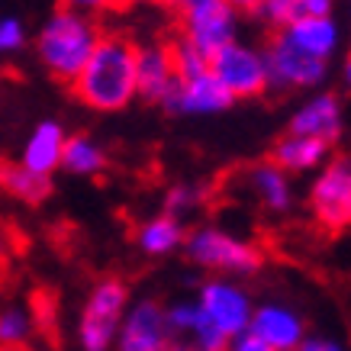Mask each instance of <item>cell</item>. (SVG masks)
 <instances>
[{
	"label": "cell",
	"mask_w": 351,
	"mask_h": 351,
	"mask_svg": "<svg viewBox=\"0 0 351 351\" xmlns=\"http://www.w3.org/2000/svg\"><path fill=\"white\" fill-rule=\"evenodd\" d=\"M136 52L138 45L123 32H104L81 75L71 81L75 97L90 110L119 113L136 100Z\"/></svg>",
	"instance_id": "obj_1"
},
{
	"label": "cell",
	"mask_w": 351,
	"mask_h": 351,
	"mask_svg": "<svg viewBox=\"0 0 351 351\" xmlns=\"http://www.w3.org/2000/svg\"><path fill=\"white\" fill-rule=\"evenodd\" d=\"M100 36H104V29L90 13L64 3V7L52 10V16L43 23V29L36 36V55L49 75L71 84L81 75L87 58L94 55Z\"/></svg>",
	"instance_id": "obj_2"
},
{
	"label": "cell",
	"mask_w": 351,
	"mask_h": 351,
	"mask_svg": "<svg viewBox=\"0 0 351 351\" xmlns=\"http://www.w3.org/2000/svg\"><path fill=\"white\" fill-rule=\"evenodd\" d=\"M184 255L191 258V265L203 267L216 277H252L258 267L265 265V252L252 239L235 235L223 226H197L184 239Z\"/></svg>",
	"instance_id": "obj_3"
},
{
	"label": "cell",
	"mask_w": 351,
	"mask_h": 351,
	"mask_svg": "<svg viewBox=\"0 0 351 351\" xmlns=\"http://www.w3.org/2000/svg\"><path fill=\"white\" fill-rule=\"evenodd\" d=\"M309 216L329 235L351 232V149L332 152V158L313 174Z\"/></svg>",
	"instance_id": "obj_4"
},
{
	"label": "cell",
	"mask_w": 351,
	"mask_h": 351,
	"mask_svg": "<svg viewBox=\"0 0 351 351\" xmlns=\"http://www.w3.org/2000/svg\"><path fill=\"white\" fill-rule=\"evenodd\" d=\"M129 309V287L119 277H100L87 303L81 309V322H77V345L81 351H113L119 322Z\"/></svg>",
	"instance_id": "obj_5"
},
{
	"label": "cell",
	"mask_w": 351,
	"mask_h": 351,
	"mask_svg": "<svg viewBox=\"0 0 351 351\" xmlns=\"http://www.w3.org/2000/svg\"><path fill=\"white\" fill-rule=\"evenodd\" d=\"M178 36L210 58L239 43V7L226 0H184L178 7Z\"/></svg>",
	"instance_id": "obj_6"
},
{
	"label": "cell",
	"mask_w": 351,
	"mask_h": 351,
	"mask_svg": "<svg viewBox=\"0 0 351 351\" xmlns=\"http://www.w3.org/2000/svg\"><path fill=\"white\" fill-rule=\"evenodd\" d=\"M197 306H200L203 319L210 322V329L226 341H235L239 335L248 332L252 313H255V300L252 293L229 277H206L197 287Z\"/></svg>",
	"instance_id": "obj_7"
},
{
	"label": "cell",
	"mask_w": 351,
	"mask_h": 351,
	"mask_svg": "<svg viewBox=\"0 0 351 351\" xmlns=\"http://www.w3.org/2000/svg\"><path fill=\"white\" fill-rule=\"evenodd\" d=\"M210 75L232 100H252V97H261L271 90L265 52L258 45L242 43V39L210 55Z\"/></svg>",
	"instance_id": "obj_8"
},
{
	"label": "cell",
	"mask_w": 351,
	"mask_h": 351,
	"mask_svg": "<svg viewBox=\"0 0 351 351\" xmlns=\"http://www.w3.org/2000/svg\"><path fill=\"white\" fill-rule=\"evenodd\" d=\"M261 52L267 64V81L274 90H306V87H319L329 77V64L300 52L284 32H271Z\"/></svg>",
	"instance_id": "obj_9"
},
{
	"label": "cell",
	"mask_w": 351,
	"mask_h": 351,
	"mask_svg": "<svg viewBox=\"0 0 351 351\" xmlns=\"http://www.w3.org/2000/svg\"><path fill=\"white\" fill-rule=\"evenodd\" d=\"M113 351H171V332L165 303L142 297L129 303L126 316L119 322Z\"/></svg>",
	"instance_id": "obj_10"
},
{
	"label": "cell",
	"mask_w": 351,
	"mask_h": 351,
	"mask_svg": "<svg viewBox=\"0 0 351 351\" xmlns=\"http://www.w3.org/2000/svg\"><path fill=\"white\" fill-rule=\"evenodd\" d=\"M248 335L267 351H297L306 339V319L287 303H261L252 313Z\"/></svg>",
	"instance_id": "obj_11"
},
{
	"label": "cell",
	"mask_w": 351,
	"mask_h": 351,
	"mask_svg": "<svg viewBox=\"0 0 351 351\" xmlns=\"http://www.w3.org/2000/svg\"><path fill=\"white\" fill-rule=\"evenodd\" d=\"M287 132L293 136H306V138H319L326 145L335 149V142L345 132V107H341V97L332 90H319V94L306 97L297 107V113L290 117Z\"/></svg>",
	"instance_id": "obj_12"
},
{
	"label": "cell",
	"mask_w": 351,
	"mask_h": 351,
	"mask_svg": "<svg viewBox=\"0 0 351 351\" xmlns=\"http://www.w3.org/2000/svg\"><path fill=\"white\" fill-rule=\"evenodd\" d=\"M165 316H168L171 351H226V345H229L203 319L197 300L171 303V306H165Z\"/></svg>",
	"instance_id": "obj_13"
},
{
	"label": "cell",
	"mask_w": 351,
	"mask_h": 351,
	"mask_svg": "<svg viewBox=\"0 0 351 351\" xmlns=\"http://www.w3.org/2000/svg\"><path fill=\"white\" fill-rule=\"evenodd\" d=\"M178 87V75H174V62H171L168 43H149L138 45L136 52V100L145 104H161L171 97V90Z\"/></svg>",
	"instance_id": "obj_14"
},
{
	"label": "cell",
	"mask_w": 351,
	"mask_h": 351,
	"mask_svg": "<svg viewBox=\"0 0 351 351\" xmlns=\"http://www.w3.org/2000/svg\"><path fill=\"white\" fill-rule=\"evenodd\" d=\"M242 181H245V191L252 193V200L261 210L277 213V216L290 213V206H293V178L284 174L271 158L252 161L242 171Z\"/></svg>",
	"instance_id": "obj_15"
},
{
	"label": "cell",
	"mask_w": 351,
	"mask_h": 351,
	"mask_svg": "<svg viewBox=\"0 0 351 351\" xmlns=\"http://www.w3.org/2000/svg\"><path fill=\"white\" fill-rule=\"evenodd\" d=\"M232 104V97L226 94L223 87L216 84V77L206 71V75L191 77V81H178V87L165 100V110L168 113H184V117H213V113L229 110Z\"/></svg>",
	"instance_id": "obj_16"
},
{
	"label": "cell",
	"mask_w": 351,
	"mask_h": 351,
	"mask_svg": "<svg viewBox=\"0 0 351 351\" xmlns=\"http://www.w3.org/2000/svg\"><path fill=\"white\" fill-rule=\"evenodd\" d=\"M290 43L297 45L300 52H306L309 58H319V62L329 64L335 58V52L341 49V26L335 16H300L280 29Z\"/></svg>",
	"instance_id": "obj_17"
},
{
	"label": "cell",
	"mask_w": 351,
	"mask_h": 351,
	"mask_svg": "<svg viewBox=\"0 0 351 351\" xmlns=\"http://www.w3.org/2000/svg\"><path fill=\"white\" fill-rule=\"evenodd\" d=\"M64 142H68V132L62 129V123L55 119H45L39 126L29 132L26 145H23V155H20V165L39 178H49L62 168V152H64Z\"/></svg>",
	"instance_id": "obj_18"
},
{
	"label": "cell",
	"mask_w": 351,
	"mask_h": 351,
	"mask_svg": "<svg viewBox=\"0 0 351 351\" xmlns=\"http://www.w3.org/2000/svg\"><path fill=\"white\" fill-rule=\"evenodd\" d=\"M329 158H332V145H326L319 138L293 136V132H284L274 142V149H271V161L290 178L293 174H316Z\"/></svg>",
	"instance_id": "obj_19"
},
{
	"label": "cell",
	"mask_w": 351,
	"mask_h": 351,
	"mask_svg": "<svg viewBox=\"0 0 351 351\" xmlns=\"http://www.w3.org/2000/svg\"><path fill=\"white\" fill-rule=\"evenodd\" d=\"M184 239H187L184 223L168 213L149 216V219L138 223V229H136L138 252L149 258H165V255H171V252H178V248H184Z\"/></svg>",
	"instance_id": "obj_20"
},
{
	"label": "cell",
	"mask_w": 351,
	"mask_h": 351,
	"mask_svg": "<svg viewBox=\"0 0 351 351\" xmlns=\"http://www.w3.org/2000/svg\"><path fill=\"white\" fill-rule=\"evenodd\" d=\"M0 191L13 197V200L36 206V203H43L52 193V181L26 171L20 161H0Z\"/></svg>",
	"instance_id": "obj_21"
},
{
	"label": "cell",
	"mask_w": 351,
	"mask_h": 351,
	"mask_svg": "<svg viewBox=\"0 0 351 351\" xmlns=\"http://www.w3.org/2000/svg\"><path fill=\"white\" fill-rule=\"evenodd\" d=\"M107 168V152L87 136H68L62 152V171L77 174V178H97Z\"/></svg>",
	"instance_id": "obj_22"
},
{
	"label": "cell",
	"mask_w": 351,
	"mask_h": 351,
	"mask_svg": "<svg viewBox=\"0 0 351 351\" xmlns=\"http://www.w3.org/2000/svg\"><path fill=\"white\" fill-rule=\"evenodd\" d=\"M32 332H36V316H32V309L16 306V303L0 306V351L23 348V345L32 339Z\"/></svg>",
	"instance_id": "obj_23"
},
{
	"label": "cell",
	"mask_w": 351,
	"mask_h": 351,
	"mask_svg": "<svg viewBox=\"0 0 351 351\" xmlns=\"http://www.w3.org/2000/svg\"><path fill=\"white\" fill-rule=\"evenodd\" d=\"M168 49H171V62H174V75H178V81H191V77H200V75L210 71V58H206L197 45H191L187 39H181V36L168 39Z\"/></svg>",
	"instance_id": "obj_24"
},
{
	"label": "cell",
	"mask_w": 351,
	"mask_h": 351,
	"mask_svg": "<svg viewBox=\"0 0 351 351\" xmlns=\"http://www.w3.org/2000/svg\"><path fill=\"white\" fill-rule=\"evenodd\" d=\"M203 203H206V191L203 187H193V184H174L168 193H165V210L161 213L174 216V219H187L191 213H197Z\"/></svg>",
	"instance_id": "obj_25"
},
{
	"label": "cell",
	"mask_w": 351,
	"mask_h": 351,
	"mask_svg": "<svg viewBox=\"0 0 351 351\" xmlns=\"http://www.w3.org/2000/svg\"><path fill=\"white\" fill-rule=\"evenodd\" d=\"M26 45V26L16 16H0V52H20Z\"/></svg>",
	"instance_id": "obj_26"
},
{
	"label": "cell",
	"mask_w": 351,
	"mask_h": 351,
	"mask_svg": "<svg viewBox=\"0 0 351 351\" xmlns=\"http://www.w3.org/2000/svg\"><path fill=\"white\" fill-rule=\"evenodd\" d=\"M297 351H345V345L329 339V335H306Z\"/></svg>",
	"instance_id": "obj_27"
},
{
	"label": "cell",
	"mask_w": 351,
	"mask_h": 351,
	"mask_svg": "<svg viewBox=\"0 0 351 351\" xmlns=\"http://www.w3.org/2000/svg\"><path fill=\"white\" fill-rule=\"evenodd\" d=\"M226 351H267V348L261 345V341L252 339L248 332H245V335H239L235 341H229V345H226Z\"/></svg>",
	"instance_id": "obj_28"
},
{
	"label": "cell",
	"mask_w": 351,
	"mask_h": 351,
	"mask_svg": "<svg viewBox=\"0 0 351 351\" xmlns=\"http://www.w3.org/2000/svg\"><path fill=\"white\" fill-rule=\"evenodd\" d=\"M341 84L351 90V52L345 55V62H341Z\"/></svg>",
	"instance_id": "obj_29"
},
{
	"label": "cell",
	"mask_w": 351,
	"mask_h": 351,
	"mask_svg": "<svg viewBox=\"0 0 351 351\" xmlns=\"http://www.w3.org/2000/svg\"><path fill=\"white\" fill-rule=\"evenodd\" d=\"M7 252V232H3V226H0V255Z\"/></svg>",
	"instance_id": "obj_30"
},
{
	"label": "cell",
	"mask_w": 351,
	"mask_h": 351,
	"mask_svg": "<svg viewBox=\"0 0 351 351\" xmlns=\"http://www.w3.org/2000/svg\"><path fill=\"white\" fill-rule=\"evenodd\" d=\"M13 351H26V348H13Z\"/></svg>",
	"instance_id": "obj_31"
}]
</instances>
